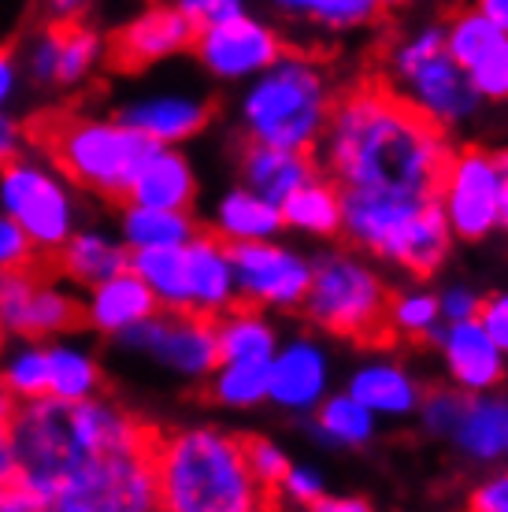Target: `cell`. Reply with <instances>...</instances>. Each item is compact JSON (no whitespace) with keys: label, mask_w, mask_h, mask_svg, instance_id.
Instances as JSON below:
<instances>
[{"label":"cell","mask_w":508,"mask_h":512,"mask_svg":"<svg viewBox=\"0 0 508 512\" xmlns=\"http://www.w3.org/2000/svg\"><path fill=\"white\" fill-rule=\"evenodd\" d=\"M156 431L112 397H34L12 416V464L41 512H153Z\"/></svg>","instance_id":"6da1fadb"},{"label":"cell","mask_w":508,"mask_h":512,"mask_svg":"<svg viewBox=\"0 0 508 512\" xmlns=\"http://www.w3.org/2000/svg\"><path fill=\"white\" fill-rule=\"evenodd\" d=\"M319 164L342 193L438 197L449 160L445 130L408 108L386 82H360L334 97L319 138Z\"/></svg>","instance_id":"7a4b0ae2"},{"label":"cell","mask_w":508,"mask_h":512,"mask_svg":"<svg viewBox=\"0 0 508 512\" xmlns=\"http://www.w3.org/2000/svg\"><path fill=\"white\" fill-rule=\"evenodd\" d=\"M156 501L164 512H256L271 505L253 475L245 438L212 423H190L156 435Z\"/></svg>","instance_id":"3957f363"},{"label":"cell","mask_w":508,"mask_h":512,"mask_svg":"<svg viewBox=\"0 0 508 512\" xmlns=\"http://www.w3.org/2000/svg\"><path fill=\"white\" fill-rule=\"evenodd\" d=\"M331 108L334 86L327 67L316 56L282 49L275 64L242 86L238 127L245 141H267L312 153L327 130Z\"/></svg>","instance_id":"277c9868"},{"label":"cell","mask_w":508,"mask_h":512,"mask_svg":"<svg viewBox=\"0 0 508 512\" xmlns=\"http://www.w3.org/2000/svg\"><path fill=\"white\" fill-rule=\"evenodd\" d=\"M342 234L364 253L386 264L434 275L457 242L445 223L438 197H375V193H342Z\"/></svg>","instance_id":"5b68a950"},{"label":"cell","mask_w":508,"mask_h":512,"mask_svg":"<svg viewBox=\"0 0 508 512\" xmlns=\"http://www.w3.org/2000/svg\"><path fill=\"white\" fill-rule=\"evenodd\" d=\"M41 153L64 171L82 193H93L101 201H119L130 186V175L138 171L141 156L153 141H145L134 127L119 116H49L38 134Z\"/></svg>","instance_id":"8992f818"},{"label":"cell","mask_w":508,"mask_h":512,"mask_svg":"<svg viewBox=\"0 0 508 512\" xmlns=\"http://www.w3.org/2000/svg\"><path fill=\"white\" fill-rule=\"evenodd\" d=\"M130 271L153 290L156 305L171 312L223 316L238 305V282L230 245L212 231H197L190 242L130 253Z\"/></svg>","instance_id":"52a82bcc"},{"label":"cell","mask_w":508,"mask_h":512,"mask_svg":"<svg viewBox=\"0 0 508 512\" xmlns=\"http://www.w3.org/2000/svg\"><path fill=\"white\" fill-rule=\"evenodd\" d=\"M386 86L434 127H464L483 108L468 71L445 52L442 26H420L386 56Z\"/></svg>","instance_id":"ba28073f"},{"label":"cell","mask_w":508,"mask_h":512,"mask_svg":"<svg viewBox=\"0 0 508 512\" xmlns=\"http://www.w3.org/2000/svg\"><path fill=\"white\" fill-rule=\"evenodd\" d=\"M386 305L390 290L364 256L331 249L312 260V282L301 308L319 331L371 342L386 331Z\"/></svg>","instance_id":"9c48e42d"},{"label":"cell","mask_w":508,"mask_h":512,"mask_svg":"<svg viewBox=\"0 0 508 512\" xmlns=\"http://www.w3.org/2000/svg\"><path fill=\"white\" fill-rule=\"evenodd\" d=\"M0 212L23 227L38 256L52 260L82 223V190L45 153L26 149L0 167Z\"/></svg>","instance_id":"30bf717a"},{"label":"cell","mask_w":508,"mask_h":512,"mask_svg":"<svg viewBox=\"0 0 508 512\" xmlns=\"http://www.w3.org/2000/svg\"><path fill=\"white\" fill-rule=\"evenodd\" d=\"M119 353L145 360L178 383H204L219 364L216 349V320L197 312H171L156 308L149 320L130 327L112 342Z\"/></svg>","instance_id":"8fae6325"},{"label":"cell","mask_w":508,"mask_h":512,"mask_svg":"<svg viewBox=\"0 0 508 512\" xmlns=\"http://www.w3.org/2000/svg\"><path fill=\"white\" fill-rule=\"evenodd\" d=\"M112 60V45L101 26L86 19L38 26L19 52L26 86L38 93H75L101 75V67Z\"/></svg>","instance_id":"7c38bea8"},{"label":"cell","mask_w":508,"mask_h":512,"mask_svg":"<svg viewBox=\"0 0 508 512\" xmlns=\"http://www.w3.org/2000/svg\"><path fill=\"white\" fill-rule=\"evenodd\" d=\"M82 327L78 286L60 271H41L38 264L0 271V338H38L49 342L56 334Z\"/></svg>","instance_id":"4fadbf2b"},{"label":"cell","mask_w":508,"mask_h":512,"mask_svg":"<svg viewBox=\"0 0 508 512\" xmlns=\"http://www.w3.org/2000/svg\"><path fill=\"white\" fill-rule=\"evenodd\" d=\"M501 193H505V171L490 149H457L449 153L438 179V208L453 238L460 242H483L501 231Z\"/></svg>","instance_id":"5bb4252c"},{"label":"cell","mask_w":508,"mask_h":512,"mask_svg":"<svg viewBox=\"0 0 508 512\" xmlns=\"http://www.w3.org/2000/svg\"><path fill=\"white\" fill-rule=\"evenodd\" d=\"M234 260V282H238V301L264 312H293L301 308L312 282V256L301 249L264 238V242L230 245Z\"/></svg>","instance_id":"9a60e30c"},{"label":"cell","mask_w":508,"mask_h":512,"mask_svg":"<svg viewBox=\"0 0 508 512\" xmlns=\"http://www.w3.org/2000/svg\"><path fill=\"white\" fill-rule=\"evenodd\" d=\"M193 56L208 78L223 86H245L264 67H271L282 56L279 30L253 12L230 15L223 23L201 26L193 34Z\"/></svg>","instance_id":"2e32d148"},{"label":"cell","mask_w":508,"mask_h":512,"mask_svg":"<svg viewBox=\"0 0 508 512\" xmlns=\"http://www.w3.org/2000/svg\"><path fill=\"white\" fill-rule=\"evenodd\" d=\"M193 34H197V26L178 12L175 0H153L130 15L108 38V45H112V60L119 67L149 71V67H160L182 52H190Z\"/></svg>","instance_id":"e0dca14e"},{"label":"cell","mask_w":508,"mask_h":512,"mask_svg":"<svg viewBox=\"0 0 508 512\" xmlns=\"http://www.w3.org/2000/svg\"><path fill=\"white\" fill-rule=\"evenodd\" d=\"M331 353L316 338H290L279 342L267 364V405L293 416H312L316 405L331 394Z\"/></svg>","instance_id":"ac0fdd59"},{"label":"cell","mask_w":508,"mask_h":512,"mask_svg":"<svg viewBox=\"0 0 508 512\" xmlns=\"http://www.w3.org/2000/svg\"><path fill=\"white\" fill-rule=\"evenodd\" d=\"M115 116L153 145H186L212 123V101L193 90H141L115 104Z\"/></svg>","instance_id":"d6986e66"},{"label":"cell","mask_w":508,"mask_h":512,"mask_svg":"<svg viewBox=\"0 0 508 512\" xmlns=\"http://www.w3.org/2000/svg\"><path fill=\"white\" fill-rule=\"evenodd\" d=\"M78 308H82V327L89 334L115 342L119 334H127L130 327L149 320L160 305H156L153 290L130 268H123L108 279L86 286V290H78Z\"/></svg>","instance_id":"ffe728a7"},{"label":"cell","mask_w":508,"mask_h":512,"mask_svg":"<svg viewBox=\"0 0 508 512\" xmlns=\"http://www.w3.org/2000/svg\"><path fill=\"white\" fill-rule=\"evenodd\" d=\"M434 338H438L445 375H449V383L457 386V390L483 394V390H497V386L505 383L508 357L494 346V338L483 331L479 320L442 323Z\"/></svg>","instance_id":"44dd1931"},{"label":"cell","mask_w":508,"mask_h":512,"mask_svg":"<svg viewBox=\"0 0 508 512\" xmlns=\"http://www.w3.org/2000/svg\"><path fill=\"white\" fill-rule=\"evenodd\" d=\"M197 190H201V182H197L193 160L182 153V145H149L138 171L130 175L123 201L153 208H193Z\"/></svg>","instance_id":"7402d4cb"},{"label":"cell","mask_w":508,"mask_h":512,"mask_svg":"<svg viewBox=\"0 0 508 512\" xmlns=\"http://www.w3.org/2000/svg\"><path fill=\"white\" fill-rule=\"evenodd\" d=\"M445 442L471 464L483 468L508 464V397L497 390L468 394Z\"/></svg>","instance_id":"603a6c76"},{"label":"cell","mask_w":508,"mask_h":512,"mask_svg":"<svg viewBox=\"0 0 508 512\" xmlns=\"http://www.w3.org/2000/svg\"><path fill=\"white\" fill-rule=\"evenodd\" d=\"M345 390L368 412H375L379 420H408V416H416L423 397L420 379L408 372L405 364H397L390 357H371L364 364H356Z\"/></svg>","instance_id":"cb8c5ba5"},{"label":"cell","mask_w":508,"mask_h":512,"mask_svg":"<svg viewBox=\"0 0 508 512\" xmlns=\"http://www.w3.org/2000/svg\"><path fill=\"white\" fill-rule=\"evenodd\" d=\"M123 268H130V249L119 234L97 227V223H78L71 238L52 253V271H60L78 290H86Z\"/></svg>","instance_id":"d4e9b609"},{"label":"cell","mask_w":508,"mask_h":512,"mask_svg":"<svg viewBox=\"0 0 508 512\" xmlns=\"http://www.w3.org/2000/svg\"><path fill=\"white\" fill-rule=\"evenodd\" d=\"M316 175V160L305 149H286V145H267V141H245L238 156V179L242 186L256 190L260 197L282 205L301 182Z\"/></svg>","instance_id":"484cf974"},{"label":"cell","mask_w":508,"mask_h":512,"mask_svg":"<svg viewBox=\"0 0 508 512\" xmlns=\"http://www.w3.org/2000/svg\"><path fill=\"white\" fill-rule=\"evenodd\" d=\"M49 349V397L60 401H82V397L104 394L108 372L93 342L71 334H56L45 342Z\"/></svg>","instance_id":"4316f807"},{"label":"cell","mask_w":508,"mask_h":512,"mask_svg":"<svg viewBox=\"0 0 508 512\" xmlns=\"http://www.w3.org/2000/svg\"><path fill=\"white\" fill-rule=\"evenodd\" d=\"M208 231L223 238L227 245L264 242V238H279L282 234V212L275 201H267V197L238 182V186L219 193Z\"/></svg>","instance_id":"83f0119b"},{"label":"cell","mask_w":508,"mask_h":512,"mask_svg":"<svg viewBox=\"0 0 508 512\" xmlns=\"http://www.w3.org/2000/svg\"><path fill=\"white\" fill-rule=\"evenodd\" d=\"M282 231L305 238H334L342 234V186L331 175H312L279 205Z\"/></svg>","instance_id":"f1b7e54d"},{"label":"cell","mask_w":508,"mask_h":512,"mask_svg":"<svg viewBox=\"0 0 508 512\" xmlns=\"http://www.w3.org/2000/svg\"><path fill=\"white\" fill-rule=\"evenodd\" d=\"M115 227H119L115 234L123 238V245H127L130 253L182 245L201 231L197 219H193V208H153V205H134V201H123Z\"/></svg>","instance_id":"f546056e"},{"label":"cell","mask_w":508,"mask_h":512,"mask_svg":"<svg viewBox=\"0 0 508 512\" xmlns=\"http://www.w3.org/2000/svg\"><path fill=\"white\" fill-rule=\"evenodd\" d=\"M279 331L267 320L264 308L238 305L216 316V349L219 360H271L279 349Z\"/></svg>","instance_id":"4dcf8cb0"},{"label":"cell","mask_w":508,"mask_h":512,"mask_svg":"<svg viewBox=\"0 0 508 512\" xmlns=\"http://www.w3.org/2000/svg\"><path fill=\"white\" fill-rule=\"evenodd\" d=\"M312 431L334 449H360L368 446L375 431H379V416L368 412L349 390L342 394H327L312 412Z\"/></svg>","instance_id":"1f68e13d"},{"label":"cell","mask_w":508,"mask_h":512,"mask_svg":"<svg viewBox=\"0 0 508 512\" xmlns=\"http://www.w3.org/2000/svg\"><path fill=\"white\" fill-rule=\"evenodd\" d=\"M0 386L12 401L49 394V349L38 338H0Z\"/></svg>","instance_id":"d6a6232c"},{"label":"cell","mask_w":508,"mask_h":512,"mask_svg":"<svg viewBox=\"0 0 508 512\" xmlns=\"http://www.w3.org/2000/svg\"><path fill=\"white\" fill-rule=\"evenodd\" d=\"M267 364L271 360H219L204 379L208 397L230 412L260 409L267 405Z\"/></svg>","instance_id":"836d02e7"},{"label":"cell","mask_w":508,"mask_h":512,"mask_svg":"<svg viewBox=\"0 0 508 512\" xmlns=\"http://www.w3.org/2000/svg\"><path fill=\"white\" fill-rule=\"evenodd\" d=\"M386 327L401 334V338H434L438 327H442L438 294H431V290H405V294L390 297Z\"/></svg>","instance_id":"e575fe53"},{"label":"cell","mask_w":508,"mask_h":512,"mask_svg":"<svg viewBox=\"0 0 508 512\" xmlns=\"http://www.w3.org/2000/svg\"><path fill=\"white\" fill-rule=\"evenodd\" d=\"M501 34H505V30L497 23H490L479 8H468V12H460L449 26H442L445 52H449L460 67H468L471 60H479Z\"/></svg>","instance_id":"d590c367"},{"label":"cell","mask_w":508,"mask_h":512,"mask_svg":"<svg viewBox=\"0 0 508 512\" xmlns=\"http://www.w3.org/2000/svg\"><path fill=\"white\" fill-rule=\"evenodd\" d=\"M464 71H468L471 86H475V93H479L483 101H508V34H501V38H497L479 60H471Z\"/></svg>","instance_id":"8d00e7d4"},{"label":"cell","mask_w":508,"mask_h":512,"mask_svg":"<svg viewBox=\"0 0 508 512\" xmlns=\"http://www.w3.org/2000/svg\"><path fill=\"white\" fill-rule=\"evenodd\" d=\"M271 494H279L282 505H293V509H319V501L331 494V487H327V479H323L319 468L290 461L286 475H282L279 487L271 490Z\"/></svg>","instance_id":"74e56055"},{"label":"cell","mask_w":508,"mask_h":512,"mask_svg":"<svg viewBox=\"0 0 508 512\" xmlns=\"http://www.w3.org/2000/svg\"><path fill=\"white\" fill-rule=\"evenodd\" d=\"M464 390H457V386H449V390H431V394L420 397V409H416V416H420L423 431L431 438H449V431H453V423H457L460 409H464Z\"/></svg>","instance_id":"f35d334b"},{"label":"cell","mask_w":508,"mask_h":512,"mask_svg":"<svg viewBox=\"0 0 508 512\" xmlns=\"http://www.w3.org/2000/svg\"><path fill=\"white\" fill-rule=\"evenodd\" d=\"M382 12H386L382 0H323V8L316 12L312 23H319L323 30H338V34H345V30L375 23Z\"/></svg>","instance_id":"ab89813d"},{"label":"cell","mask_w":508,"mask_h":512,"mask_svg":"<svg viewBox=\"0 0 508 512\" xmlns=\"http://www.w3.org/2000/svg\"><path fill=\"white\" fill-rule=\"evenodd\" d=\"M245 457H249L253 475L267 487V494L279 487V479L290 468V453L271 438H245Z\"/></svg>","instance_id":"60d3db41"},{"label":"cell","mask_w":508,"mask_h":512,"mask_svg":"<svg viewBox=\"0 0 508 512\" xmlns=\"http://www.w3.org/2000/svg\"><path fill=\"white\" fill-rule=\"evenodd\" d=\"M38 260H41L38 249H34V242L23 234V227H19L12 216L0 212V271L30 268V264H38Z\"/></svg>","instance_id":"b9f144b4"},{"label":"cell","mask_w":508,"mask_h":512,"mask_svg":"<svg viewBox=\"0 0 508 512\" xmlns=\"http://www.w3.org/2000/svg\"><path fill=\"white\" fill-rule=\"evenodd\" d=\"M178 12L186 15L197 30L212 23H223L230 15H242L249 12V0H175Z\"/></svg>","instance_id":"7bdbcfd3"},{"label":"cell","mask_w":508,"mask_h":512,"mask_svg":"<svg viewBox=\"0 0 508 512\" xmlns=\"http://www.w3.org/2000/svg\"><path fill=\"white\" fill-rule=\"evenodd\" d=\"M479 305H483V297L475 294L471 286H464V282H453V286H445L442 294H438V312H442V323L475 320V316H479Z\"/></svg>","instance_id":"ee69618b"},{"label":"cell","mask_w":508,"mask_h":512,"mask_svg":"<svg viewBox=\"0 0 508 512\" xmlns=\"http://www.w3.org/2000/svg\"><path fill=\"white\" fill-rule=\"evenodd\" d=\"M475 320L483 323V331L494 338V346L508 357V290L483 297V305H479V316H475Z\"/></svg>","instance_id":"f6af8a7d"},{"label":"cell","mask_w":508,"mask_h":512,"mask_svg":"<svg viewBox=\"0 0 508 512\" xmlns=\"http://www.w3.org/2000/svg\"><path fill=\"white\" fill-rule=\"evenodd\" d=\"M468 505L475 512H508V468L486 475L483 483L471 490Z\"/></svg>","instance_id":"bcb514c9"},{"label":"cell","mask_w":508,"mask_h":512,"mask_svg":"<svg viewBox=\"0 0 508 512\" xmlns=\"http://www.w3.org/2000/svg\"><path fill=\"white\" fill-rule=\"evenodd\" d=\"M23 90H26V75H23V64H19V52L0 49V112H12L15 101L23 97Z\"/></svg>","instance_id":"7dc6e473"},{"label":"cell","mask_w":508,"mask_h":512,"mask_svg":"<svg viewBox=\"0 0 508 512\" xmlns=\"http://www.w3.org/2000/svg\"><path fill=\"white\" fill-rule=\"evenodd\" d=\"M30 149V130L15 112H0V167Z\"/></svg>","instance_id":"c3c4849f"},{"label":"cell","mask_w":508,"mask_h":512,"mask_svg":"<svg viewBox=\"0 0 508 512\" xmlns=\"http://www.w3.org/2000/svg\"><path fill=\"white\" fill-rule=\"evenodd\" d=\"M12 416H15V401H12V394L0 386V483L15 479V464H12Z\"/></svg>","instance_id":"681fc988"},{"label":"cell","mask_w":508,"mask_h":512,"mask_svg":"<svg viewBox=\"0 0 508 512\" xmlns=\"http://www.w3.org/2000/svg\"><path fill=\"white\" fill-rule=\"evenodd\" d=\"M97 8V0H41V12L52 23H71V19H86Z\"/></svg>","instance_id":"f907efd6"},{"label":"cell","mask_w":508,"mask_h":512,"mask_svg":"<svg viewBox=\"0 0 508 512\" xmlns=\"http://www.w3.org/2000/svg\"><path fill=\"white\" fill-rule=\"evenodd\" d=\"M0 512H41L34 494L19 483V479H8L0 483Z\"/></svg>","instance_id":"816d5d0a"},{"label":"cell","mask_w":508,"mask_h":512,"mask_svg":"<svg viewBox=\"0 0 508 512\" xmlns=\"http://www.w3.org/2000/svg\"><path fill=\"white\" fill-rule=\"evenodd\" d=\"M267 4L282 19H316V12L323 8V0H267Z\"/></svg>","instance_id":"f5cc1de1"},{"label":"cell","mask_w":508,"mask_h":512,"mask_svg":"<svg viewBox=\"0 0 508 512\" xmlns=\"http://www.w3.org/2000/svg\"><path fill=\"white\" fill-rule=\"evenodd\" d=\"M371 501L364 498H334V494H327V498L319 501L316 512H368Z\"/></svg>","instance_id":"db71d44e"},{"label":"cell","mask_w":508,"mask_h":512,"mask_svg":"<svg viewBox=\"0 0 508 512\" xmlns=\"http://www.w3.org/2000/svg\"><path fill=\"white\" fill-rule=\"evenodd\" d=\"M475 8L508 34V0H475Z\"/></svg>","instance_id":"11a10c76"},{"label":"cell","mask_w":508,"mask_h":512,"mask_svg":"<svg viewBox=\"0 0 508 512\" xmlns=\"http://www.w3.org/2000/svg\"><path fill=\"white\" fill-rule=\"evenodd\" d=\"M501 231H508V179H505V193H501Z\"/></svg>","instance_id":"9f6ffc18"},{"label":"cell","mask_w":508,"mask_h":512,"mask_svg":"<svg viewBox=\"0 0 508 512\" xmlns=\"http://www.w3.org/2000/svg\"><path fill=\"white\" fill-rule=\"evenodd\" d=\"M497 164H501V171H505V179H508V149H501V153H497Z\"/></svg>","instance_id":"6f0895ef"},{"label":"cell","mask_w":508,"mask_h":512,"mask_svg":"<svg viewBox=\"0 0 508 512\" xmlns=\"http://www.w3.org/2000/svg\"><path fill=\"white\" fill-rule=\"evenodd\" d=\"M382 4H386V8H397V4H405V0H382Z\"/></svg>","instance_id":"680465c9"}]
</instances>
